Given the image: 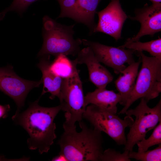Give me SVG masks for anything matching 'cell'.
<instances>
[{
  "instance_id": "9a60e30c",
  "label": "cell",
  "mask_w": 161,
  "mask_h": 161,
  "mask_svg": "<svg viewBox=\"0 0 161 161\" xmlns=\"http://www.w3.org/2000/svg\"><path fill=\"white\" fill-rule=\"evenodd\" d=\"M137 62L129 65L120 73L114 81L116 89L122 98L120 104L125 106L135 86V80L138 73V68L141 62L140 57Z\"/></svg>"
},
{
  "instance_id": "277c9868",
  "label": "cell",
  "mask_w": 161,
  "mask_h": 161,
  "mask_svg": "<svg viewBox=\"0 0 161 161\" xmlns=\"http://www.w3.org/2000/svg\"><path fill=\"white\" fill-rule=\"evenodd\" d=\"M142 62L134 87L124 107L118 114H124L130 106L140 98L148 102L161 92V58L148 57L142 51L135 52Z\"/></svg>"
},
{
  "instance_id": "6da1fadb",
  "label": "cell",
  "mask_w": 161,
  "mask_h": 161,
  "mask_svg": "<svg viewBox=\"0 0 161 161\" xmlns=\"http://www.w3.org/2000/svg\"><path fill=\"white\" fill-rule=\"evenodd\" d=\"M39 98L29 103L28 108L21 112L16 113L12 119L21 126L28 134L29 149H38L40 154L47 152L56 138L54 120L61 106L44 107L38 104Z\"/></svg>"
},
{
  "instance_id": "3957f363",
  "label": "cell",
  "mask_w": 161,
  "mask_h": 161,
  "mask_svg": "<svg viewBox=\"0 0 161 161\" xmlns=\"http://www.w3.org/2000/svg\"><path fill=\"white\" fill-rule=\"evenodd\" d=\"M43 42L37 57L63 54L75 56L81 50L82 39H74L75 24L66 26L58 23L47 16L43 19Z\"/></svg>"
},
{
  "instance_id": "5bb4252c",
  "label": "cell",
  "mask_w": 161,
  "mask_h": 161,
  "mask_svg": "<svg viewBox=\"0 0 161 161\" xmlns=\"http://www.w3.org/2000/svg\"><path fill=\"white\" fill-rule=\"evenodd\" d=\"M51 63L50 55H47L41 57L37 65L41 70L42 75L41 79L43 87L41 97L49 92L51 94L49 98L53 99L55 97L59 98L64 79L55 74L50 70Z\"/></svg>"
},
{
  "instance_id": "ba28073f",
  "label": "cell",
  "mask_w": 161,
  "mask_h": 161,
  "mask_svg": "<svg viewBox=\"0 0 161 161\" xmlns=\"http://www.w3.org/2000/svg\"><path fill=\"white\" fill-rule=\"evenodd\" d=\"M42 83L41 78L38 81H32L20 77L10 65L0 68V91L15 101L17 107L16 113L20 112L24 106L30 91L33 88L39 87Z\"/></svg>"
},
{
  "instance_id": "7402d4cb",
  "label": "cell",
  "mask_w": 161,
  "mask_h": 161,
  "mask_svg": "<svg viewBox=\"0 0 161 161\" xmlns=\"http://www.w3.org/2000/svg\"><path fill=\"white\" fill-rule=\"evenodd\" d=\"M129 152L124 151L121 153L115 149L108 148L103 151L101 156L100 161H130Z\"/></svg>"
},
{
  "instance_id": "4fadbf2b",
  "label": "cell",
  "mask_w": 161,
  "mask_h": 161,
  "mask_svg": "<svg viewBox=\"0 0 161 161\" xmlns=\"http://www.w3.org/2000/svg\"><path fill=\"white\" fill-rule=\"evenodd\" d=\"M121 100L119 93L106 88H97L94 91L87 93L84 97L86 106L92 104L115 114L117 111V104L120 103Z\"/></svg>"
},
{
  "instance_id": "d6986e66",
  "label": "cell",
  "mask_w": 161,
  "mask_h": 161,
  "mask_svg": "<svg viewBox=\"0 0 161 161\" xmlns=\"http://www.w3.org/2000/svg\"><path fill=\"white\" fill-rule=\"evenodd\" d=\"M161 144V122L154 128L151 134L147 139L145 138L138 141L136 144L138 152H142L148 150V148L155 145Z\"/></svg>"
},
{
  "instance_id": "7a4b0ae2",
  "label": "cell",
  "mask_w": 161,
  "mask_h": 161,
  "mask_svg": "<svg viewBox=\"0 0 161 161\" xmlns=\"http://www.w3.org/2000/svg\"><path fill=\"white\" fill-rule=\"evenodd\" d=\"M81 131L78 132L76 125L63 126L64 132L58 140L59 154L67 161H100L103 151L101 132L88 127L81 121L79 122Z\"/></svg>"
},
{
  "instance_id": "8fae6325",
  "label": "cell",
  "mask_w": 161,
  "mask_h": 161,
  "mask_svg": "<svg viewBox=\"0 0 161 161\" xmlns=\"http://www.w3.org/2000/svg\"><path fill=\"white\" fill-rule=\"evenodd\" d=\"M134 17L129 16L132 20L138 21L141 24L138 33L129 38L133 41H139L145 35L153 36L161 31V3H152L150 6L146 4L141 8L136 9Z\"/></svg>"
},
{
  "instance_id": "603a6c76",
  "label": "cell",
  "mask_w": 161,
  "mask_h": 161,
  "mask_svg": "<svg viewBox=\"0 0 161 161\" xmlns=\"http://www.w3.org/2000/svg\"><path fill=\"white\" fill-rule=\"evenodd\" d=\"M39 0H13L11 5L0 13V20L4 17L7 12L15 11L20 14L25 11L33 3Z\"/></svg>"
},
{
  "instance_id": "30bf717a",
  "label": "cell",
  "mask_w": 161,
  "mask_h": 161,
  "mask_svg": "<svg viewBox=\"0 0 161 161\" xmlns=\"http://www.w3.org/2000/svg\"><path fill=\"white\" fill-rule=\"evenodd\" d=\"M96 13L98 21L94 33H104L113 37L116 41L121 39L122 27L128 16L119 0H111L106 8Z\"/></svg>"
},
{
  "instance_id": "484cf974",
  "label": "cell",
  "mask_w": 161,
  "mask_h": 161,
  "mask_svg": "<svg viewBox=\"0 0 161 161\" xmlns=\"http://www.w3.org/2000/svg\"><path fill=\"white\" fill-rule=\"evenodd\" d=\"M18 159H10L5 158L3 156H0V161H18Z\"/></svg>"
},
{
  "instance_id": "4316f807",
  "label": "cell",
  "mask_w": 161,
  "mask_h": 161,
  "mask_svg": "<svg viewBox=\"0 0 161 161\" xmlns=\"http://www.w3.org/2000/svg\"><path fill=\"white\" fill-rule=\"evenodd\" d=\"M152 3H161V0H149Z\"/></svg>"
},
{
  "instance_id": "7c38bea8",
  "label": "cell",
  "mask_w": 161,
  "mask_h": 161,
  "mask_svg": "<svg viewBox=\"0 0 161 161\" xmlns=\"http://www.w3.org/2000/svg\"><path fill=\"white\" fill-rule=\"evenodd\" d=\"M75 59L77 64H85L88 68L89 80L99 88H106L112 81L113 76L96 58L89 47L81 49Z\"/></svg>"
},
{
  "instance_id": "2e32d148",
  "label": "cell",
  "mask_w": 161,
  "mask_h": 161,
  "mask_svg": "<svg viewBox=\"0 0 161 161\" xmlns=\"http://www.w3.org/2000/svg\"><path fill=\"white\" fill-rule=\"evenodd\" d=\"M101 0H78L76 5L75 21L86 26L89 30V35L94 33L97 24L95 21L96 9Z\"/></svg>"
},
{
  "instance_id": "44dd1931",
  "label": "cell",
  "mask_w": 161,
  "mask_h": 161,
  "mask_svg": "<svg viewBox=\"0 0 161 161\" xmlns=\"http://www.w3.org/2000/svg\"><path fill=\"white\" fill-rule=\"evenodd\" d=\"M61 7L59 18H69L75 21L76 18V5L78 0H57Z\"/></svg>"
},
{
  "instance_id": "ffe728a7",
  "label": "cell",
  "mask_w": 161,
  "mask_h": 161,
  "mask_svg": "<svg viewBox=\"0 0 161 161\" xmlns=\"http://www.w3.org/2000/svg\"><path fill=\"white\" fill-rule=\"evenodd\" d=\"M129 158L141 161H160L161 160V144L154 149L139 152L132 151L129 152Z\"/></svg>"
},
{
  "instance_id": "cb8c5ba5",
  "label": "cell",
  "mask_w": 161,
  "mask_h": 161,
  "mask_svg": "<svg viewBox=\"0 0 161 161\" xmlns=\"http://www.w3.org/2000/svg\"><path fill=\"white\" fill-rule=\"evenodd\" d=\"M10 109L9 105H0V119L1 118H5L7 117V113Z\"/></svg>"
},
{
  "instance_id": "9c48e42d",
  "label": "cell",
  "mask_w": 161,
  "mask_h": 161,
  "mask_svg": "<svg viewBox=\"0 0 161 161\" xmlns=\"http://www.w3.org/2000/svg\"><path fill=\"white\" fill-rule=\"evenodd\" d=\"M82 41L84 45L91 48L100 63L112 68L117 75L126 68L125 64L130 65L135 62L133 56L135 51L133 49L108 46L85 39Z\"/></svg>"
},
{
  "instance_id": "ac0fdd59",
  "label": "cell",
  "mask_w": 161,
  "mask_h": 161,
  "mask_svg": "<svg viewBox=\"0 0 161 161\" xmlns=\"http://www.w3.org/2000/svg\"><path fill=\"white\" fill-rule=\"evenodd\" d=\"M119 47L132 49L135 52L146 51L152 57L161 58V38L159 37L157 39L145 42L133 41L129 38L123 45Z\"/></svg>"
},
{
  "instance_id": "52a82bcc",
  "label": "cell",
  "mask_w": 161,
  "mask_h": 161,
  "mask_svg": "<svg viewBox=\"0 0 161 161\" xmlns=\"http://www.w3.org/2000/svg\"><path fill=\"white\" fill-rule=\"evenodd\" d=\"M83 118L88 120L95 129L107 134L119 145L126 144L125 129L134 121L131 116L126 115L122 119L92 104L86 106Z\"/></svg>"
},
{
  "instance_id": "5b68a950",
  "label": "cell",
  "mask_w": 161,
  "mask_h": 161,
  "mask_svg": "<svg viewBox=\"0 0 161 161\" xmlns=\"http://www.w3.org/2000/svg\"><path fill=\"white\" fill-rule=\"evenodd\" d=\"M140 99V103L135 109H128L125 112L126 115L135 116V119L129 127L124 151H133L136 143L145 138L147 133L161 122V99L153 108L148 106V102L144 98Z\"/></svg>"
},
{
  "instance_id": "d4e9b609",
  "label": "cell",
  "mask_w": 161,
  "mask_h": 161,
  "mask_svg": "<svg viewBox=\"0 0 161 161\" xmlns=\"http://www.w3.org/2000/svg\"><path fill=\"white\" fill-rule=\"evenodd\" d=\"M53 161H66L67 159L62 154H59L58 155L55 157L53 158L52 160Z\"/></svg>"
},
{
  "instance_id": "e0dca14e",
  "label": "cell",
  "mask_w": 161,
  "mask_h": 161,
  "mask_svg": "<svg viewBox=\"0 0 161 161\" xmlns=\"http://www.w3.org/2000/svg\"><path fill=\"white\" fill-rule=\"evenodd\" d=\"M75 59L71 60L67 56L60 55L51 62L50 68L55 74L63 79L69 77L78 70Z\"/></svg>"
},
{
  "instance_id": "8992f818",
  "label": "cell",
  "mask_w": 161,
  "mask_h": 161,
  "mask_svg": "<svg viewBox=\"0 0 161 161\" xmlns=\"http://www.w3.org/2000/svg\"><path fill=\"white\" fill-rule=\"evenodd\" d=\"M78 70L70 77L63 79L59 98L61 110L65 112L63 126H73L81 121L86 106L82 82Z\"/></svg>"
}]
</instances>
